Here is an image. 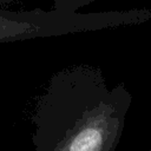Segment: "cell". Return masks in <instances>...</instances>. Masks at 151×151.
Listing matches in <instances>:
<instances>
[{
	"label": "cell",
	"instance_id": "obj_4",
	"mask_svg": "<svg viewBox=\"0 0 151 151\" xmlns=\"http://www.w3.org/2000/svg\"><path fill=\"white\" fill-rule=\"evenodd\" d=\"M5 4H8V2H13V1H18V0H4Z\"/></svg>",
	"mask_w": 151,
	"mask_h": 151
},
{
	"label": "cell",
	"instance_id": "obj_2",
	"mask_svg": "<svg viewBox=\"0 0 151 151\" xmlns=\"http://www.w3.org/2000/svg\"><path fill=\"white\" fill-rule=\"evenodd\" d=\"M137 22L138 13L133 8L96 13L60 12L54 8L52 11L34 9L28 12L0 9V44L117 28Z\"/></svg>",
	"mask_w": 151,
	"mask_h": 151
},
{
	"label": "cell",
	"instance_id": "obj_3",
	"mask_svg": "<svg viewBox=\"0 0 151 151\" xmlns=\"http://www.w3.org/2000/svg\"><path fill=\"white\" fill-rule=\"evenodd\" d=\"M97 0H55L53 8L60 12H78L81 7H85Z\"/></svg>",
	"mask_w": 151,
	"mask_h": 151
},
{
	"label": "cell",
	"instance_id": "obj_5",
	"mask_svg": "<svg viewBox=\"0 0 151 151\" xmlns=\"http://www.w3.org/2000/svg\"><path fill=\"white\" fill-rule=\"evenodd\" d=\"M4 4H5V1L4 0H0V5H4Z\"/></svg>",
	"mask_w": 151,
	"mask_h": 151
},
{
	"label": "cell",
	"instance_id": "obj_1",
	"mask_svg": "<svg viewBox=\"0 0 151 151\" xmlns=\"http://www.w3.org/2000/svg\"><path fill=\"white\" fill-rule=\"evenodd\" d=\"M132 94L109 87L100 68L73 65L54 73L32 117L38 151H113L123 136Z\"/></svg>",
	"mask_w": 151,
	"mask_h": 151
}]
</instances>
